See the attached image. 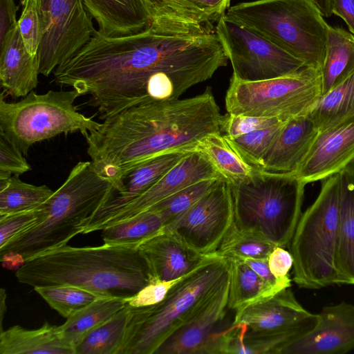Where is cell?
I'll use <instances>...</instances> for the list:
<instances>
[{
  "label": "cell",
  "mask_w": 354,
  "mask_h": 354,
  "mask_svg": "<svg viewBox=\"0 0 354 354\" xmlns=\"http://www.w3.org/2000/svg\"><path fill=\"white\" fill-rule=\"evenodd\" d=\"M22 152L0 133V174L20 175L31 169Z\"/></svg>",
  "instance_id": "cell-43"
},
{
  "label": "cell",
  "mask_w": 354,
  "mask_h": 354,
  "mask_svg": "<svg viewBox=\"0 0 354 354\" xmlns=\"http://www.w3.org/2000/svg\"><path fill=\"white\" fill-rule=\"evenodd\" d=\"M15 275L33 288L71 285L100 296L124 298L153 279L139 248L106 244L63 245L26 261Z\"/></svg>",
  "instance_id": "cell-3"
},
{
  "label": "cell",
  "mask_w": 354,
  "mask_h": 354,
  "mask_svg": "<svg viewBox=\"0 0 354 354\" xmlns=\"http://www.w3.org/2000/svg\"><path fill=\"white\" fill-rule=\"evenodd\" d=\"M215 32L231 62L232 75L241 80L277 78L306 66L263 37L223 17L217 21Z\"/></svg>",
  "instance_id": "cell-11"
},
{
  "label": "cell",
  "mask_w": 354,
  "mask_h": 354,
  "mask_svg": "<svg viewBox=\"0 0 354 354\" xmlns=\"http://www.w3.org/2000/svg\"><path fill=\"white\" fill-rule=\"evenodd\" d=\"M165 225L162 216L147 210L127 220L103 229L104 244L113 246L139 247L162 232Z\"/></svg>",
  "instance_id": "cell-31"
},
{
  "label": "cell",
  "mask_w": 354,
  "mask_h": 354,
  "mask_svg": "<svg viewBox=\"0 0 354 354\" xmlns=\"http://www.w3.org/2000/svg\"><path fill=\"white\" fill-rule=\"evenodd\" d=\"M187 274L170 281L153 279L135 295L126 298L127 302L133 307H145L156 304L163 300L171 288Z\"/></svg>",
  "instance_id": "cell-42"
},
{
  "label": "cell",
  "mask_w": 354,
  "mask_h": 354,
  "mask_svg": "<svg viewBox=\"0 0 354 354\" xmlns=\"http://www.w3.org/2000/svg\"><path fill=\"white\" fill-rule=\"evenodd\" d=\"M319 132L308 115L288 120L266 153L261 169L295 174Z\"/></svg>",
  "instance_id": "cell-20"
},
{
  "label": "cell",
  "mask_w": 354,
  "mask_h": 354,
  "mask_svg": "<svg viewBox=\"0 0 354 354\" xmlns=\"http://www.w3.org/2000/svg\"><path fill=\"white\" fill-rule=\"evenodd\" d=\"M43 207L44 205L30 211L0 216V248L37 223Z\"/></svg>",
  "instance_id": "cell-40"
},
{
  "label": "cell",
  "mask_w": 354,
  "mask_h": 354,
  "mask_svg": "<svg viewBox=\"0 0 354 354\" xmlns=\"http://www.w3.org/2000/svg\"><path fill=\"white\" fill-rule=\"evenodd\" d=\"M131 312L127 305L105 322L88 332L75 348V354H118Z\"/></svg>",
  "instance_id": "cell-34"
},
{
  "label": "cell",
  "mask_w": 354,
  "mask_h": 354,
  "mask_svg": "<svg viewBox=\"0 0 354 354\" xmlns=\"http://www.w3.org/2000/svg\"><path fill=\"white\" fill-rule=\"evenodd\" d=\"M42 22L39 73L48 77L96 32L83 0H37Z\"/></svg>",
  "instance_id": "cell-12"
},
{
  "label": "cell",
  "mask_w": 354,
  "mask_h": 354,
  "mask_svg": "<svg viewBox=\"0 0 354 354\" xmlns=\"http://www.w3.org/2000/svg\"><path fill=\"white\" fill-rule=\"evenodd\" d=\"M18 26L28 52L32 55H38L42 39V22L37 0H26Z\"/></svg>",
  "instance_id": "cell-39"
},
{
  "label": "cell",
  "mask_w": 354,
  "mask_h": 354,
  "mask_svg": "<svg viewBox=\"0 0 354 354\" xmlns=\"http://www.w3.org/2000/svg\"><path fill=\"white\" fill-rule=\"evenodd\" d=\"M268 266L274 277L279 280L290 278L289 271L292 268L293 259L290 251L276 246L268 258Z\"/></svg>",
  "instance_id": "cell-44"
},
{
  "label": "cell",
  "mask_w": 354,
  "mask_h": 354,
  "mask_svg": "<svg viewBox=\"0 0 354 354\" xmlns=\"http://www.w3.org/2000/svg\"><path fill=\"white\" fill-rule=\"evenodd\" d=\"M192 151L203 154L219 174L232 185L248 180L256 169L237 153L221 133L205 137Z\"/></svg>",
  "instance_id": "cell-29"
},
{
  "label": "cell",
  "mask_w": 354,
  "mask_h": 354,
  "mask_svg": "<svg viewBox=\"0 0 354 354\" xmlns=\"http://www.w3.org/2000/svg\"><path fill=\"white\" fill-rule=\"evenodd\" d=\"M257 32L303 61L322 67L329 25L311 0H256L231 6L223 16Z\"/></svg>",
  "instance_id": "cell-7"
},
{
  "label": "cell",
  "mask_w": 354,
  "mask_h": 354,
  "mask_svg": "<svg viewBox=\"0 0 354 354\" xmlns=\"http://www.w3.org/2000/svg\"><path fill=\"white\" fill-rule=\"evenodd\" d=\"M332 13L341 17L354 35V0H330Z\"/></svg>",
  "instance_id": "cell-47"
},
{
  "label": "cell",
  "mask_w": 354,
  "mask_h": 354,
  "mask_svg": "<svg viewBox=\"0 0 354 354\" xmlns=\"http://www.w3.org/2000/svg\"><path fill=\"white\" fill-rule=\"evenodd\" d=\"M6 292L4 288H1L0 290V333L3 331V317L6 311Z\"/></svg>",
  "instance_id": "cell-50"
},
{
  "label": "cell",
  "mask_w": 354,
  "mask_h": 354,
  "mask_svg": "<svg viewBox=\"0 0 354 354\" xmlns=\"http://www.w3.org/2000/svg\"><path fill=\"white\" fill-rule=\"evenodd\" d=\"M321 73L322 95L354 73L353 34L329 26L326 55Z\"/></svg>",
  "instance_id": "cell-26"
},
{
  "label": "cell",
  "mask_w": 354,
  "mask_h": 354,
  "mask_svg": "<svg viewBox=\"0 0 354 354\" xmlns=\"http://www.w3.org/2000/svg\"><path fill=\"white\" fill-rule=\"evenodd\" d=\"M187 153L169 151L137 165L121 179L115 194L98 211L111 209L140 195L176 165Z\"/></svg>",
  "instance_id": "cell-25"
},
{
  "label": "cell",
  "mask_w": 354,
  "mask_h": 354,
  "mask_svg": "<svg viewBox=\"0 0 354 354\" xmlns=\"http://www.w3.org/2000/svg\"><path fill=\"white\" fill-rule=\"evenodd\" d=\"M354 162V118L319 131L296 176L306 185L344 171Z\"/></svg>",
  "instance_id": "cell-17"
},
{
  "label": "cell",
  "mask_w": 354,
  "mask_h": 354,
  "mask_svg": "<svg viewBox=\"0 0 354 354\" xmlns=\"http://www.w3.org/2000/svg\"><path fill=\"white\" fill-rule=\"evenodd\" d=\"M229 277L227 257L218 251L174 285L160 302L131 306L118 354H154Z\"/></svg>",
  "instance_id": "cell-5"
},
{
  "label": "cell",
  "mask_w": 354,
  "mask_h": 354,
  "mask_svg": "<svg viewBox=\"0 0 354 354\" xmlns=\"http://www.w3.org/2000/svg\"><path fill=\"white\" fill-rule=\"evenodd\" d=\"M275 247L261 235L232 225L223 238L218 252L225 257L268 259Z\"/></svg>",
  "instance_id": "cell-35"
},
{
  "label": "cell",
  "mask_w": 354,
  "mask_h": 354,
  "mask_svg": "<svg viewBox=\"0 0 354 354\" xmlns=\"http://www.w3.org/2000/svg\"><path fill=\"white\" fill-rule=\"evenodd\" d=\"M223 178L201 153L191 151L153 185L132 200L111 209L97 211L83 234L102 230L147 211L160 201L201 180Z\"/></svg>",
  "instance_id": "cell-14"
},
{
  "label": "cell",
  "mask_w": 354,
  "mask_h": 354,
  "mask_svg": "<svg viewBox=\"0 0 354 354\" xmlns=\"http://www.w3.org/2000/svg\"><path fill=\"white\" fill-rule=\"evenodd\" d=\"M19 176L0 175V216L37 209L55 192L46 185L24 183Z\"/></svg>",
  "instance_id": "cell-33"
},
{
  "label": "cell",
  "mask_w": 354,
  "mask_h": 354,
  "mask_svg": "<svg viewBox=\"0 0 354 354\" xmlns=\"http://www.w3.org/2000/svg\"><path fill=\"white\" fill-rule=\"evenodd\" d=\"M317 319V314L304 308L289 287L236 310L232 324L244 325L253 334L271 335L311 328Z\"/></svg>",
  "instance_id": "cell-16"
},
{
  "label": "cell",
  "mask_w": 354,
  "mask_h": 354,
  "mask_svg": "<svg viewBox=\"0 0 354 354\" xmlns=\"http://www.w3.org/2000/svg\"><path fill=\"white\" fill-rule=\"evenodd\" d=\"M75 354L57 330V326L46 322L37 329L19 325L0 333V354Z\"/></svg>",
  "instance_id": "cell-24"
},
{
  "label": "cell",
  "mask_w": 354,
  "mask_h": 354,
  "mask_svg": "<svg viewBox=\"0 0 354 354\" xmlns=\"http://www.w3.org/2000/svg\"><path fill=\"white\" fill-rule=\"evenodd\" d=\"M19 6L14 0H0V42L7 32L17 24V12Z\"/></svg>",
  "instance_id": "cell-46"
},
{
  "label": "cell",
  "mask_w": 354,
  "mask_h": 354,
  "mask_svg": "<svg viewBox=\"0 0 354 354\" xmlns=\"http://www.w3.org/2000/svg\"><path fill=\"white\" fill-rule=\"evenodd\" d=\"M0 46V82L3 92L15 97L26 96L38 84L39 54L28 52L18 23L9 30Z\"/></svg>",
  "instance_id": "cell-21"
},
{
  "label": "cell",
  "mask_w": 354,
  "mask_h": 354,
  "mask_svg": "<svg viewBox=\"0 0 354 354\" xmlns=\"http://www.w3.org/2000/svg\"><path fill=\"white\" fill-rule=\"evenodd\" d=\"M287 121H280L234 138L223 136L245 161L261 169L266 153Z\"/></svg>",
  "instance_id": "cell-37"
},
{
  "label": "cell",
  "mask_w": 354,
  "mask_h": 354,
  "mask_svg": "<svg viewBox=\"0 0 354 354\" xmlns=\"http://www.w3.org/2000/svg\"><path fill=\"white\" fill-rule=\"evenodd\" d=\"M352 177L354 180V162L351 163L346 169H345Z\"/></svg>",
  "instance_id": "cell-51"
},
{
  "label": "cell",
  "mask_w": 354,
  "mask_h": 354,
  "mask_svg": "<svg viewBox=\"0 0 354 354\" xmlns=\"http://www.w3.org/2000/svg\"><path fill=\"white\" fill-rule=\"evenodd\" d=\"M221 118L209 87L192 97L133 105L84 135L92 169L117 189L137 165L169 151L191 152L205 137L221 133Z\"/></svg>",
  "instance_id": "cell-2"
},
{
  "label": "cell",
  "mask_w": 354,
  "mask_h": 354,
  "mask_svg": "<svg viewBox=\"0 0 354 354\" xmlns=\"http://www.w3.org/2000/svg\"><path fill=\"white\" fill-rule=\"evenodd\" d=\"M229 277L156 351L155 354H205L227 308Z\"/></svg>",
  "instance_id": "cell-18"
},
{
  "label": "cell",
  "mask_w": 354,
  "mask_h": 354,
  "mask_svg": "<svg viewBox=\"0 0 354 354\" xmlns=\"http://www.w3.org/2000/svg\"><path fill=\"white\" fill-rule=\"evenodd\" d=\"M224 178L207 179L192 184L154 205L148 210L158 212L165 225L178 218Z\"/></svg>",
  "instance_id": "cell-38"
},
{
  "label": "cell",
  "mask_w": 354,
  "mask_h": 354,
  "mask_svg": "<svg viewBox=\"0 0 354 354\" xmlns=\"http://www.w3.org/2000/svg\"><path fill=\"white\" fill-rule=\"evenodd\" d=\"M97 31L117 38L140 33L152 24L149 0H83Z\"/></svg>",
  "instance_id": "cell-22"
},
{
  "label": "cell",
  "mask_w": 354,
  "mask_h": 354,
  "mask_svg": "<svg viewBox=\"0 0 354 354\" xmlns=\"http://www.w3.org/2000/svg\"><path fill=\"white\" fill-rule=\"evenodd\" d=\"M127 302L120 297H100L71 315L57 330L66 344L75 348L84 336L123 308Z\"/></svg>",
  "instance_id": "cell-27"
},
{
  "label": "cell",
  "mask_w": 354,
  "mask_h": 354,
  "mask_svg": "<svg viewBox=\"0 0 354 354\" xmlns=\"http://www.w3.org/2000/svg\"><path fill=\"white\" fill-rule=\"evenodd\" d=\"M233 223L232 187L228 181L222 179L162 230L174 232L195 251L205 255L218 251Z\"/></svg>",
  "instance_id": "cell-13"
},
{
  "label": "cell",
  "mask_w": 354,
  "mask_h": 354,
  "mask_svg": "<svg viewBox=\"0 0 354 354\" xmlns=\"http://www.w3.org/2000/svg\"><path fill=\"white\" fill-rule=\"evenodd\" d=\"M317 314L313 327L286 344L279 354H344L354 350V305L342 301Z\"/></svg>",
  "instance_id": "cell-15"
},
{
  "label": "cell",
  "mask_w": 354,
  "mask_h": 354,
  "mask_svg": "<svg viewBox=\"0 0 354 354\" xmlns=\"http://www.w3.org/2000/svg\"><path fill=\"white\" fill-rule=\"evenodd\" d=\"M0 95V133L24 155L39 142L61 133L80 131L83 136L101 124L77 111L74 104L81 95L75 89L33 91L17 102H8Z\"/></svg>",
  "instance_id": "cell-9"
},
{
  "label": "cell",
  "mask_w": 354,
  "mask_h": 354,
  "mask_svg": "<svg viewBox=\"0 0 354 354\" xmlns=\"http://www.w3.org/2000/svg\"><path fill=\"white\" fill-rule=\"evenodd\" d=\"M305 186L295 173L256 168L248 180L231 184L233 225L288 247L302 214Z\"/></svg>",
  "instance_id": "cell-8"
},
{
  "label": "cell",
  "mask_w": 354,
  "mask_h": 354,
  "mask_svg": "<svg viewBox=\"0 0 354 354\" xmlns=\"http://www.w3.org/2000/svg\"><path fill=\"white\" fill-rule=\"evenodd\" d=\"M221 65L219 44L206 28L152 22L140 33L117 38L97 30L53 74L57 84L90 95L88 104L104 120L138 104L179 99Z\"/></svg>",
  "instance_id": "cell-1"
},
{
  "label": "cell",
  "mask_w": 354,
  "mask_h": 354,
  "mask_svg": "<svg viewBox=\"0 0 354 354\" xmlns=\"http://www.w3.org/2000/svg\"><path fill=\"white\" fill-rule=\"evenodd\" d=\"M322 95L321 69L306 66L262 81H243L232 75L225 102L228 113L287 121L308 116Z\"/></svg>",
  "instance_id": "cell-10"
},
{
  "label": "cell",
  "mask_w": 354,
  "mask_h": 354,
  "mask_svg": "<svg viewBox=\"0 0 354 354\" xmlns=\"http://www.w3.org/2000/svg\"><path fill=\"white\" fill-rule=\"evenodd\" d=\"M339 173L322 180L315 201L301 214L289 245L293 281L318 290L350 285L339 261Z\"/></svg>",
  "instance_id": "cell-6"
},
{
  "label": "cell",
  "mask_w": 354,
  "mask_h": 354,
  "mask_svg": "<svg viewBox=\"0 0 354 354\" xmlns=\"http://www.w3.org/2000/svg\"><path fill=\"white\" fill-rule=\"evenodd\" d=\"M139 249L153 279L170 281L183 277L200 266L207 254L189 247L171 231L162 232L142 243Z\"/></svg>",
  "instance_id": "cell-19"
},
{
  "label": "cell",
  "mask_w": 354,
  "mask_h": 354,
  "mask_svg": "<svg viewBox=\"0 0 354 354\" xmlns=\"http://www.w3.org/2000/svg\"><path fill=\"white\" fill-rule=\"evenodd\" d=\"M308 117L319 131L354 118V73L323 95Z\"/></svg>",
  "instance_id": "cell-32"
},
{
  "label": "cell",
  "mask_w": 354,
  "mask_h": 354,
  "mask_svg": "<svg viewBox=\"0 0 354 354\" xmlns=\"http://www.w3.org/2000/svg\"><path fill=\"white\" fill-rule=\"evenodd\" d=\"M0 256L2 266L10 270L17 271L23 266L26 262L21 254L12 250L8 251Z\"/></svg>",
  "instance_id": "cell-48"
},
{
  "label": "cell",
  "mask_w": 354,
  "mask_h": 354,
  "mask_svg": "<svg viewBox=\"0 0 354 354\" xmlns=\"http://www.w3.org/2000/svg\"><path fill=\"white\" fill-rule=\"evenodd\" d=\"M248 265L264 281L280 290L291 286V279H277L270 270L268 259L238 257Z\"/></svg>",
  "instance_id": "cell-45"
},
{
  "label": "cell",
  "mask_w": 354,
  "mask_h": 354,
  "mask_svg": "<svg viewBox=\"0 0 354 354\" xmlns=\"http://www.w3.org/2000/svg\"><path fill=\"white\" fill-rule=\"evenodd\" d=\"M339 261L354 286V180L346 170L339 173Z\"/></svg>",
  "instance_id": "cell-30"
},
{
  "label": "cell",
  "mask_w": 354,
  "mask_h": 354,
  "mask_svg": "<svg viewBox=\"0 0 354 354\" xmlns=\"http://www.w3.org/2000/svg\"><path fill=\"white\" fill-rule=\"evenodd\" d=\"M319 8L324 17H329L332 15L330 0H311Z\"/></svg>",
  "instance_id": "cell-49"
},
{
  "label": "cell",
  "mask_w": 354,
  "mask_h": 354,
  "mask_svg": "<svg viewBox=\"0 0 354 354\" xmlns=\"http://www.w3.org/2000/svg\"><path fill=\"white\" fill-rule=\"evenodd\" d=\"M115 192L114 183L98 175L91 161L77 162L44 204L39 222L0 248V255L12 250L26 261L67 245L74 236L83 234L94 215Z\"/></svg>",
  "instance_id": "cell-4"
},
{
  "label": "cell",
  "mask_w": 354,
  "mask_h": 354,
  "mask_svg": "<svg viewBox=\"0 0 354 354\" xmlns=\"http://www.w3.org/2000/svg\"><path fill=\"white\" fill-rule=\"evenodd\" d=\"M34 290L53 309L66 319L97 298L104 297L71 285L37 287Z\"/></svg>",
  "instance_id": "cell-36"
},
{
  "label": "cell",
  "mask_w": 354,
  "mask_h": 354,
  "mask_svg": "<svg viewBox=\"0 0 354 354\" xmlns=\"http://www.w3.org/2000/svg\"><path fill=\"white\" fill-rule=\"evenodd\" d=\"M227 257L229 262L227 308L236 311L281 291L264 281L240 258Z\"/></svg>",
  "instance_id": "cell-28"
},
{
  "label": "cell",
  "mask_w": 354,
  "mask_h": 354,
  "mask_svg": "<svg viewBox=\"0 0 354 354\" xmlns=\"http://www.w3.org/2000/svg\"><path fill=\"white\" fill-rule=\"evenodd\" d=\"M231 0H149L152 21L212 25L229 8Z\"/></svg>",
  "instance_id": "cell-23"
},
{
  "label": "cell",
  "mask_w": 354,
  "mask_h": 354,
  "mask_svg": "<svg viewBox=\"0 0 354 354\" xmlns=\"http://www.w3.org/2000/svg\"><path fill=\"white\" fill-rule=\"evenodd\" d=\"M280 121L283 120L227 113L222 115L221 133L227 138H234L255 130L269 127Z\"/></svg>",
  "instance_id": "cell-41"
},
{
  "label": "cell",
  "mask_w": 354,
  "mask_h": 354,
  "mask_svg": "<svg viewBox=\"0 0 354 354\" xmlns=\"http://www.w3.org/2000/svg\"><path fill=\"white\" fill-rule=\"evenodd\" d=\"M26 0H21V3H22L23 5H24V4H25V3H26Z\"/></svg>",
  "instance_id": "cell-52"
}]
</instances>
